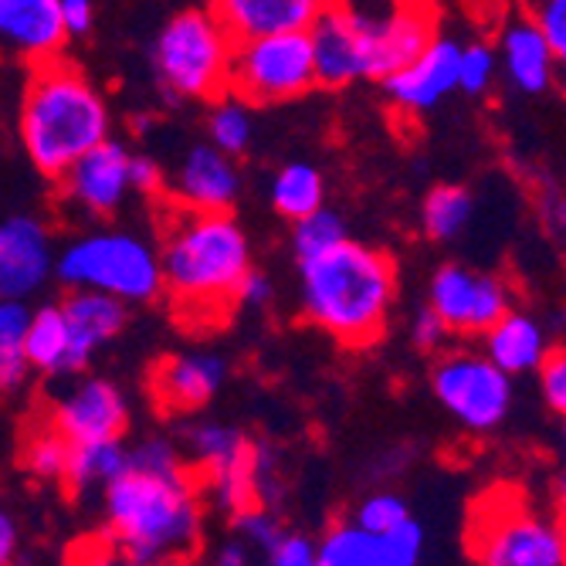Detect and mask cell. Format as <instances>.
<instances>
[{
	"instance_id": "cell-5",
	"label": "cell",
	"mask_w": 566,
	"mask_h": 566,
	"mask_svg": "<svg viewBox=\"0 0 566 566\" xmlns=\"http://www.w3.org/2000/svg\"><path fill=\"white\" fill-rule=\"evenodd\" d=\"M59 282L75 292H106L126 305H143L164 295L160 248L133 231L102 228L65 241L59 251Z\"/></svg>"
},
{
	"instance_id": "cell-43",
	"label": "cell",
	"mask_w": 566,
	"mask_h": 566,
	"mask_svg": "<svg viewBox=\"0 0 566 566\" xmlns=\"http://www.w3.org/2000/svg\"><path fill=\"white\" fill-rule=\"evenodd\" d=\"M62 14H65L69 34H72V38H82V34L92 31L95 4H92V0H62Z\"/></svg>"
},
{
	"instance_id": "cell-42",
	"label": "cell",
	"mask_w": 566,
	"mask_h": 566,
	"mask_svg": "<svg viewBox=\"0 0 566 566\" xmlns=\"http://www.w3.org/2000/svg\"><path fill=\"white\" fill-rule=\"evenodd\" d=\"M133 190L139 193H167V177H164V167L153 160V157H133Z\"/></svg>"
},
{
	"instance_id": "cell-19",
	"label": "cell",
	"mask_w": 566,
	"mask_h": 566,
	"mask_svg": "<svg viewBox=\"0 0 566 566\" xmlns=\"http://www.w3.org/2000/svg\"><path fill=\"white\" fill-rule=\"evenodd\" d=\"M228 380V364L218 353H174L149 374V394L160 410L193 415L208 407Z\"/></svg>"
},
{
	"instance_id": "cell-2",
	"label": "cell",
	"mask_w": 566,
	"mask_h": 566,
	"mask_svg": "<svg viewBox=\"0 0 566 566\" xmlns=\"http://www.w3.org/2000/svg\"><path fill=\"white\" fill-rule=\"evenodd\" d=\"M164 295L180 323L214 326L238 308L251 269V244L231 211H177L160 238Z\"/></svg>"
},
{
	"instance_id": "cell-46",
	"label": "cell",
	"mask_w": 566,
	"mask_h": 566,
	"mask_svg": "<svg viewBox=\"0 0 566 566\" xmlns=\"http://www.w3.org/2000/svg\"><path fill=\"white\" fill-rule=\"evenodd\" d=\"M512 0H465V8L472 11L475 21L482 24H502V18L509 14Z\"/></svg>"
},
{
	"instance_id": "cell-35",
	"label": "cell",
	"mask_w": 566,
	"mask_h": 566,
	"mask_svg": "<svg viewBox=\"0 0 566 566\" xmlns=\"http://www.w3.org/2000/svg\"><path fill=\"white\" fill-rule=\"evenodd\" d=\"M407 520H410V512H407V502L400 495L377 492V495L364 499V505L356 509V520L353 523H359V526H364L367 533H374V536H384V533L403 526Z\"/></svg>"
},
{
	"instance_id": "cell-11",
	"label": "cell",
	"mask_w": 566,
	"mask_h": 566,
	"mask_svg": "<svg viewBox=\"0 0 566 566\" xmlns=\"http://www.w3.org/2000/svg\"><path fill=\"white\" fill-rule=\"evenodd\" d=\"M428 305L454 336H485L509 308V285L465 265H441L428 285Z\"/></svg>"
},
{
	"instance_id": "cell-12",
	"label": "cell",
	"mask_w": 566,
	"mask_h": 566,
	"mask_svg": "<svg viewBox=\"0 0 566 566\" xmlns=\"http://www.w3.org/2000/svg\"><path fill=\"white\" fill-rule=\"evenodd\" d=\"M193 461L208 475V485L228 512H244L254 505V485H259V461L238 428L228 424H200L190 431Z\"/></svg>"
},
{
	"instance_id": "cell-7",
	"label": "cell",
	"mask_w": 566,
	"mask_h": 566,
	"mask_svg": "<svg viewBox=\"0 0 566 566\" xmlns=\"http://www.w3.org/2000/svg\"><path fill=\"white\" fill-rule=\"evenodd\" d=\"M469 546L475 566H566V526L505 489L479 502Z\"/></svg>"
},
{
	"instance_id": "cell-50",
	"label": "cell",
	"mask_w": 566,
	"mask_h": 566,
	"mask_svg": "<svg viewBox=\"0 0 566 566\" xmlns=\"http://www.w3.org/2000/svg\"><path fill=\"white\" fill-rule=\"evenodd\" d=\"M129 566H184V559H143V563H129Z\"/></svg>"
},
{
	"instance_id": "cell-3",
	"label": "cell",
	"mask_w": 566,
	"mask_h": 566,
	"mask_svg": "<svg viewBox=\"0 0 566 566\" xmlns=\"http://www.w3.org/2000/svg\"><path fill=\"white\" fill-rule=\"evenodd\" d=\"M109 133V102L75 62L55 59L28 72L18 106V139L41 177L62 180L88 149L113 139Z\"/></svg>"
},
{
	"instance_id": "cell-38",
	"label": "cell",
	"mask_w": 566,
	"mask_h": 566,
	"mask_svg": "<svg viewBox=\"0 0 566 566\" xmlns=\"http://www.w3.org/2000/svg\"><path fill=\"white\" fill-rule=\"evenodd\" d=\"M539 390L543 400L556 410L559 418H566V346H549L546 359L539 364Z\"/></svg>"
},
{
	"instance_id": "cell-45",
	"label": "cell",
	"mask_w": 566,
	"mask_h": 566,
	"mask_svg": "<svg viewBox=\"0 0 566 566\" xmlns=\"http://www.w3.org/2000/svg\"><path fill=\"white\" fill-rule=\"evenodd\" d=\"M211 566H251V553H248V543L238 536V539H228L214 549L211 556Z\"/></svg>"
},
{
	"instance_id": "cell-52",
	"label": "cell",
	"mask_w": 566,
	"mask_h": 566,
	"mask_svg": "<svg viewBox=\"0 0 566 566\" xmlns=\"http://www.w3.org/2000/svg\"><path fill=\"white\" fill-rule=\"evenodd\" d=\"M563 451H566V418H563Z\"/></svg>"
},
{
	"instance_id": "cell-22",
	"label": "cell",
	"mask_w": 566,
	"mask_h": 566,
	"mask_svg": "<svg viewBox=\"0 0 566 566\" xmlns=\"http://www.w3.org/2000/svg\"><path fill=\"white\" fill-rule=\"evenodd\" d=\"M308 38H313L316 75L323 88H346L359 78H370L367 48L336 4L308 28Z\"/></svg>"
},
{
	"instance_id": "cell-1",
	"label": "cell",
	"mask_w": 566,
	"mask_h": 566,
	"mask_svg": "<svg viewBox=\"0 0 566 566\" xmlns=\"http://www.w3.org/2000/svg\"><path fill=\"white\" fill-rule=\"evenodd\" d=\"M109 536L129 556L184 559L200 539V492L184 458L164 438L129 448L126 472L102 492Z\"/></svg>"
},
{
	"instance_id": "cell-20",
	"label": "cell",
	"mask_w": 566,
	"mask_h": 566,
	"mask_svg": "<svg viewBox=\"0 0 566 566\" xmlns=\"http://www.w3.org/2000/svg\"><path fill=\"white\" fill-rule=\"evenodd\" d=\"M0 38L31 69L62 59V48L72 38L62 0H0Z\"/></svg>"
},
{
	"instance_id": "cell-27",
	"label": "cell",
	"mask_w": 566,
	"mask_h": 566,
	"mask_svg": "<svg viewBox=\"0 0 566 566\" xmlns=\"http://www.w3.org/2000/svg\"><path fill=\"white\" fill-rule=\"evenodd\" d=\"M129 465V448L119 441H85V444H72V458H69V475L65 485L72 492H88L95 485H102L106 492Z\"/></svg>"
},
{
	"instance_id": "cell-25",
	"label": "cell",
	"mask_w": 566,
	"mask_h": 566,
	"mask_svg": "<svg viewBox=\"0 0 566 566\" xmlns=\"http://www.w3.org/2000/svg\"><path fill=\"white\" fill-rule=\"evenodd\" d=\"M24 353H28V364L34 374H44V377L75 374V367H72V326H69L62 302L34 308V323H31Z\"/></svg>"
},
{
	"instance_id": "cell-41",
	"label": "cell",
	"mask_w": 566,
	"mask_h": 566,
	"mask_svg": "<svg viewBox=\"0 0 566 566\" xmlns=\"http://www.w3.org/2000/svg\"><path fill=\"white\" fill-rule=\"evenodd\" d=\"M530 14L543 24L553 48L559 51V59H566V0H536Z\"/></svg>"
},
{
	"instance_id": "cell-36",
	"label": "cell",
	"mask_w": 566,
	"mask_h": 566,
	"mask_svg": "<svg viewBox=\"0 0 566 566\" xmlns=\"http://www.w3.org/2000/svg\"><path fill=\"white\" fill-rule=\"evenodd\" d=\"M31 323H34V308L24 298L0 302V353H11V349L24 353Z\"/></svg>"
},
{
	"instance_id": "cell-28",
	"label": "cell",
	"mask_w": 566,
	"mask_h": 566,
	"mask_svg": "<svg viewBox=\"0 0 566 566\" xmlns=\"http://www.w3.org/2000/svg\"><path fill=\"white\" fill-rule=\"evenodd\" d=\"M472 214H475V200L465 187L438 184L434 190H428L421 203V228L434 241H451L472 224Z\"/></svg>"
},
{
	"instance_id": "cell-39",
	"label": "cell",
	"mask_w": 566,
	"mask_h": 566,
	"mask_svg": "<svg viewBox=\"0 0 566 566\" xmlns=\"http://www.w3.org/2000/svg\"><path fill=\"white\" fill-rule=\"evenodd\" d=\"M448 336H451L448 323L434 313L431 305L418 308L415 319H410V339H415V346H418L421 353H438V349H444Z\"/></svg>"
},
{
	"instance_id": "cell-17",
	"label": "cell",
	"mask_w": 566,
	"mask_h": 566,
	"mask_svg": "<svg viewBox=\"0 0 566 566\" xmlns=\"http://www.w3.org/2000/svg\"><path fill=\"white\" fill-rule=\"evenodd\" d=\"M458 59H461V44L451 38H434L415 62H407L394 75H387L384 95L387 102L403 113V116H428L434 113L441 102L458 88Z\"/></svg>"
},
{
	"instance_id": "cell-29",
	"label": "cell",
	"mask_w": 566,
	"mask_h": 566,
	"mask_svg": "<svg viewBox=\"0 0 566 566\" xmlns=\"http://www.w3.org/2000/svg\"><path fill=\"white\" fill-rule=\"evenodd\" d=\"M244 98H238L234 92L221 95L211 102L208 109V143H214L218 149H224L228 157H244L251 139H254V119Z\"/></svg>"
},
{
	"instance_id": "cell-21",
	"label": "cell",
	"mask_w": 566,
	"mask_h": 566,
	"mask_svg": "<svg viewBox=\"0 0 566 566\" xmlns=\"http://www.w3.org/2000/svg\"><path fill=\"white\" fill-rule=\"evenodd\" d=\"M329 8L333 0H211L214 18L234 41L308 31Z\"/></svg>"
},
{
	"instance_id": "cell-10",
	"label": "cell",
	"mask_w": 566,
	"mask_h": 566,
	"mask_svg": "<svg viewBox=\"0 0 566 566\" xmlns=\"http://www.w3.org/2000/svg\"><path fill=\"white\" fill-rule=\"evenodd\" d=\"M431 390L448 415L475 434L495 431L512 407V377L475 349H448L431 370Z\"/></svg>"
},
{
	"instance_id": "cell-48",
	"label": "cell",
	"mask_w": 566,
	"mask_h": 566,
	"mask_svg": "<svg viewBox=\"0 0 566 566\" xmlns=\"http://www.w3.org/2000/svg\"><path fill=\"white\" fill-rule=\"evenodd\" d=\"M546 218H549V224H553V228L566 231V193H559V197H549V200H546Z\"/></svg>"
},
{
	"instance_id": "cell-32",
	"label": "cell",
	"mask_w": 566,
	"mask_h": 566,
	"mask_svg": "<svg viewBox=\"0 0 566 566\" xmlns=\"http://www.w3.org/2000/svg\"><path fill=\"white\" fill-rule=\"evenodd\" d=\"M346 238H349L346 221L336 211H329V208H319L316 214H308V218L292 224V248H295L298 262L319 259V254L333 251Z\"/></svg>"
},
{
	"instance_id": "cell-4",
	"label": "cell",
	"mask_w": 566,
	"mask_h": 566,
	"mask_svg": "<svg viewBox=\"0 0 566 566\" xmlns=\"http://www.w3.org/2000/svg\"><path fill=\"white\" fill-rule=\"evenodd\" d=\"M302 313L349 349H367L387 333L397 298V265L387 251L346 238L319 259L298 262Z\"/></svg>"
},
{
	"instance_id": "cell-18",
	"label": "cell",
	"mask_w": 566,
	"mask_h": 566,
	"mask_svg": "<svg viewBox=\"0 0 566 566\" xmlns=\"http://www.w3.org/2000/svg\"><path fill=\"white\" fill-rule=\"evenodd\" d=\"M495 48H499L502 75L516 92L539 95L556 85L559 51L553 48L549 34L526 8H516L502 18Z\"/></svg>"
},
{
	"instance_id": "cell-30",
	"label": "cell",
	"mask_w": 566,
	"mask_h": 566,
	"mask_svg": "<svg viewBox=\"0 0 566 566\" xmlns=\"http://www.w3.org/2000/svg\"><path fill=\"white\" fill-rule=\"evenodd\" d=\"M69 458H72V441L51 421L24 438L21 461H24V469L41 482H65Z\"/></svg>"
},
{
	"instance_id": "cell-31",
	"label": "cell",
	"mask_w": 566,
	"mask_h": 566,
	"mask_svg": "<svg viewBox=\"0 0 566 566\" xmlns=\"http://www.w3.org/2000/svg\"><path fill=\"white\" fill-rule=\"evenodd\" d=\"M319 566H380L377 536L359 523H336L319 539Z\"/></svg>"
},
{
	"instance_id": "cell-47",
	"label": "cell",
	"mask_w": 566,
	"mask_h": 566,
	"mask_svg": "<svg viewBox=\"0 0 566 566\" xmlns=\"http://www.w3.org/2000/svg\"><path fill=\"white\" fill-rule=\"evenodd\" d=\"M14 549H18V526L11 520V512L0 516V566L14 563Z\"/></svg>"
},
{
	"instance_id": "cell-9",
	"label": "cell",
	"mask_w": 566,
	"mask_h": 566,
	"mask_svg": "<svg viewBox=\"0 0 566 566\" xmlns=\"http://www.w3.org/2000/svg\"><path fill=\"white\" fill-rule=\"evenodd\" d=\"M367 48L370 78L384 82L438 38L431 0H333Z\"/></svg>"
},
{
	"instance_id": "cell-33",
	"label": "cell",
	"mask_w": 566,
	"mask_h": 566,
	"mask_svg": "<svg viewBox=\"0 0 566 566\" xmlns=\"http://www.w3.org/2000/svg\"><path fill=\"white\" fill-rule=\"evenodd\" d=\"M502 72L499 65V48L485 44V41H472L461 44V59H458V88L469 95H485L495 82V75Z\"/></svg>"
},
{
	"instance_id": "cell-13",
	"label": "cell",
	"mask_w": 566,
	"mask_h": 566,
	"mask_svg": "<svg viewBox=\"0 0 566 566\" xmlns=\"http://www.w3.org/2000/svg\"><path fill=\"white\" fill-rule=\"evenodd\" d=\"M133 190V153L106 139L102 146L88 149L82 160L59 180V197L69 208L88 218H113Z\"/></svg>"
},
{
	"instance_id": "cell-6",
	"label": "cell",
	"mask_w": 566,
	"mask_h": 566,
	"mask_svg": "<svg viewBox=\"0 0 566 566\" xmlns=\"http://www.w3.org/2000/svg\"><path fill=\"white\" fill-rule=\"evenodd\" d=\"M238 41L214 11H184L153 41V69L167 95L214 102L231 92Z\"/></svg>"
},
{
	"instance_id": "cell-16",
	"label": "cell",
	"mask_w": 566,
	"mask_h": 566,
	"mask_svg": "<svg viewBox=\"0 0 566 566\" xmlns=\"http://www.w3.org/2000/svg\"><path fill=\"white\" fill-rule=\"evenodd\" d=\"M238 193L241 170L214 143H193L167 180V197L177 211H231Z\"/></svg>"
},
{
	"instance_id": "cell-49",
	"label": "cell",
	"mask_w": 566,
	"mask_h": 566,
	"mask_svg": "<svg viewBox=\"0 0 566 566\" xmlns=\"http://www.w3.org/2000/svg\"><path fill=\"white\" fill-rule=\"evenodd\" d=\"M553 505H556V516L566 526V472L553 479Z\"/></svg>"
},
{
	"instance_id": "cell-40",
	"label": "cell",
	"mask_w": 566,
	"mask_h": 566,
	"mask_svg": "<svg viewBox=\"0 0 566 566\" xmlns=\"http://www.w3.org/2000/svg\"><path fill=\"white\" fill-rule=\"evenodd\" d=\"M269 566H319V543L302 533H285L282 543L269 553Z\"/></svg>"
},
{
	"instance_id": "cell-44",
	"label": "cell",
	"mask_w": 566,
	"mask_h": 566,
	"mask_svg": "<svg viewBox=\"0 0 566 566\" xmlns=\"http://www.w3.org/2000/svg\"><path fill=\"white\" fill-rule=\"evenodd\" d=\"M272 298V282L259 272H251L241 285V295H238V305L241 308H262L265 302Z\"/></svg>"
},
{
	"instance_id": "cell-15",
	"label": "cell",
	"mask_w": 566,
	"mask_h": 566,
	"mask_svg": "<svg viewBox=\"0 0 566 566\" xmlns=\"http://www.w3.org/2000/svg\"><path fill=\"white\" fill-rule=\"evenodd\" d=\"M51 424L72 444L119 441L129 428V403L113 380L82 377L51 407Z\"/></svg>"
},
{
	"instance_id": "cell-23",
	"label": "cell",
	"mask_w": 566,
	"mask_h": 566,
	"mask_svg": "<svg viewBox=\"0 0 566 566\" xmlns=\"http://www.w3.org/2000/svg\"><path fill=\"white\" fill-rule=\"evenodd\" d=\"M65 316L72 326V367L75 374L88 367V359L95 356L98 346H106L126 329L129 305L116 295L106 292H88L75 289L65 295Z\"/></svg>"
},
{
	"instance_id": "cell-8",
	"label": "cell",
	"mask_w": 566,
	"mask_h": 566,
	"mask_svg": "<svg viewBox=\"0 0 566 566\" xmlns=\"http://www.w3.org/2000/svg\"><path fill=\"white\" fill-rule=\"evenodd\" d=\"M316 85L319 75L308 31L238 41L231 65V92L244 98L248 106H279V102H292L313 92Z\"/></svg>"
},
{
	"instance_id": "cell-51",
	"label": "cell",
	"mask_w": 566,
	"mask_h": 566,
	"mask_svg": "<svg viewBox=\"0 0 566 566\" xmlns=\"http://www.w3.org/2000/svg\"><path fill=\"white\" fill-rule=\"evenodd\" d=\"M556 88L566 98V59H559V72H556Z\"/></svg>"
},
{
	"instance_id": "cell-37",
	"label": "cell",
	"mask_w": 566,
	"mask_h": 566,
	"mask_svg": "<svg viewBox=\"0 0 566 566\" xmlns=\"http://www.w3.org/2000/svg\"><path fill=\"white\" fill-rule=\"evenodd\" d=\"M238 536H241L244 543H251V546H259L262 553H272V549L282 543L285 530L279 526L275 516H269L265 509L251 505V509L238 512Z\"/></svg>"
},
{
	"instance_id": "cell-34",
	"label": "cell",
	"mask_w": 566,
	"mask_h": 566,
	"mask_svg": "<svg viewBox=\"0 0 566 566\" xmlns=\"http://www.w3.org/2000/svg\"><path fill=\"white\" fill-rule=\"evenodd\" d=\"M424 553V530L418 520H407L403 526L377 536L380 566H418Z\"/></svg>"
},
{
	"instance_id": "cell-24",
	"label": "cell",
	"mask_w": 566,
	"mask_h": 566,
	"mask_svg": "<svg viewBox=\"0 0 566 566\" xmlns=\"http://www.w3.org/2000/svg\"><path fill=\"white\" fill-rule=\"evenodd\" d=\"M482 339H485L482 353L492 359L495 367H502L509 377L539 370V364L549 353L543 326L530 313H520V308H509V313Z\"/></svg>"
},
{
	"instance_id": "cell-26",
	"label": "cell",
	"mask_w": 566,
	"mask_h": 566,
	"mask_svg": "<svg viewBox=\"0 0 566 566\" xmlns=\"http://www.w3.org/2000/svg\"><path fill=\"white\" fill-rule=\"evenodd\" d=\"M272 208L292 224L326 208V180L313 164H285L269 187Z\"/></svg>"
},
{
	"instance_id": "cell-14",
	"label": "cell",
	"mask_w": 566,
	"mask_h": 566,
	"mask_svg": "<svg viewBox=\"0 0 566 566\" xmlns=\"http://www.w3.org/2000/svg\"><path fill=\"white\" fill-rule=\"evenodd\" d=\"M59 279V251L51 228L34 214H11L0 224V292L31 298Z\"/></svg>"
}]
</instances>
